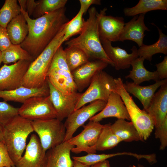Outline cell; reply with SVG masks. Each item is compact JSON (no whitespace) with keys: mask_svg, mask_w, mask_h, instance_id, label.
Wrapping results in <instances>:
<instances>
[{"mask_svg":"<svg viewBox=\"0 0 167 167\" xmlns=\"http://www.w3.org/2000/svg\"><path fill=\"white\" fill-rule=\"evenodd\" d=\"M64 7L47 13L39 18L32 19L27 12L21 8V11L27 24L28 32L24 40L20 45L35 59L69 21Z\"/></svg>","mask_w":167,"mask_h":167,"instance_id":"6da1fadb","label":"cell"},{"mask_svg":"<svg viewBox=\"0 0 167 167\" xmlns=\"http://www.w3.org/2000/svg\"><path fill=\"white\" fill-rule=\"evenodd\" d=\"M89 17L78 37L66 41L67 47H75L83 51L89 58L103 61L114 66L113 62L106 55L103 47L98 30V14L96 8L88 10Z\"/></svg>","mask_w":167,"mask_h":167,"instance_id":"7a4b0ae2","label":"cell"},{"mask_svg":"<svg viewBox=\"0 0 167 167\" xmlns=\"http://www.w3.org/2000/svg\"><path fill=\"white\" fill-rule=\"evenodd\" d=\"M65 24L40 55L32 62L22 81V86L28 88H37L47 82V74L54 55L61 45L60 42L64 33Z\"/></svg>","mask_w":167,"mask_h":167,"instance_id":"3957f363","label":"cell"},{"mask_svg":"<svg viewBox=\"0 0 167 167\" xmlns=\"http://www.w3.org/2000/svg\"><path fill=\"white\" fill-rule=\"evenodd\" d=\"M33 131L32 121L19 115L3 126L4 142L15 164L22 156L28 137Z\"/></svg>","mask_w":167,"mask_h":167,"instance_id":"277c9868","label":"cell"},{"mask_svg":"<svg viewBox=\"0 0 167 167\" xmlns=\"http://www.w3.org/2000/svg\"><path fill=\"white\" fill-rule=\"evenodd\" d=\"M115 87L114 91L120 96L127 109L131 122L137 130L140 141H144L150 136L154 126L149 114L141 109L136 104L132 97L125 90L121 78L114 79Z\"/></svg>","mask_w":167,"mask_h":167,"instance_id":"5b68a950","label":"cell"},{"mask_svg":"<svg viewBox=\"0 0 167 167\" xmlns=\"http://www.w3.org/2000/svg\"><path fill=\"white\" fill-rule=\"evenodd\" d=\"M47 79L55 88L64 93L77 92L62 45L58 48L54 55L47 74Z\"/></svg>","mask_w":167,"mask_h":167,"instance_id":"8992f818","label":"cell"},{"mask_svg":"<svg viewBox=\"0 0 167 167\" xmlns=\"http://www.w3.org/2000/svg\"><path fill=\"white\" fill-rule=\"evenodd\" d=\"M32 124L45 152L64 142L66 128L57 118L33 121Z\"/></svg>","mask_w":167,"mask_h":167,"instance_id":"52a82bcc","label":"cell"},{"mask_svg":"<svg viewBox=\"0 0 167 167\" xmlns=\"http://www.w3.org/2000/svg\"><path fill=\"white\" fill-rule=\"evenodd\" d=\"M114 79L103 70L97 72L92 79L88 89L82 93L75 110L95 101L101 100L107 102L115 87Z\"/></svg>","mask_w":167,"mask_h":167,"instance_id":"ba28073f","label":"cell"},{"mask_svg":"<svg viewBox=\"0 0 167 167\" xmlns=\"http://www.w3.org/2000/svg\"><path fill=\"white\" fill-rule=\"evenodd\" d=\"M18 115L31 121L57 118L49 95L28 99L19 108Z\"/></svg>","mask_w":167,"mask_h":167,"instance_id":"9c48e42d","label":"cell"},{"mask_svg":"<svg viewBox=\"0 0 167 167\" xmlns=\"http://www.w3.org/2000/svg\"><path fill=\"white\" fill-rule=\"evenodd\" d=\"M103 126L99 122L89 120L87 124L83 126L84 129L80 134L67 141L75 146L71 151L75 154L82 152L95 153L96 145Z\"/></svg>","mask_w":167,"mask_h":167,"instance_id":"30bf717a","label":"cell"},{"mask_svg":"<svg viewBox=\"0 0 167 167\" xmlns=\"http://www.w3.org/2000/svg\"><path fill=\"white\" fill-rule=\"evenodd\" d=\"M106 102L101 100L94 101L86 106L75 110L66 118L64 124L66 129L64 142L73 136L77 129L105 107Z\"/></svg>","mask_w":167,"mask_h":167,"instance_id":"8fae6325","label":"cell"},{"mask_svg":"<svg viewBox=\"0 0 167 167\" xmlns=\"http://www.w3.org/2000/svg\"><path fill=\"white\" fill-rule=\"evenodd\" d=\"M50 99L57 114V118L62 121L75 110L83 93L75 92L64 93L55 88L47 78Z\"/></svg>","mask_w":167,"mask_h":167,"instance_id":"7c38bea8","label":"cell"},{"mask_svg":"<svg viewBox=\"0 0 167 167\" xmlns=\"http://www.w3.org/2000/svg\"><path fill=\"white\" fill-rule=\"evenodd\" d=\"M32 62L20 60L0 68V90H10L22 86L23 78Z\"/></svg>","mask_w":167,"mask_h":167,"instance_id":"4fadbf2b","label":"cell"},{"mask_svg":"<svg viewBox=\"0 0 167 167\" xmlns=\"http://www.w3.org/2000/svg\"><path fill=\"white\" fill-rule=\"evenodd\" d=\"M107 8L101 10L98 14V30L100 39L111 42L119 41L124 26V19L122 17L106 15Z\"/></svg>","mask_w":167,"mask_h":167,"instance_id":"5bb4252c","label":"cell"},{"mask_svg":"<svg viewBox=\"0 0 167 167\" xmlns=\"http://www.w3.org/2000/svg\"><path fill=\"white\" fill-rule=\"evenodd\" d=\"M24 154L15 164V167H45L46 152L39 139L35 134L31 135L26 145Z\"/></svg>","mask_w":167,"mask_h":167,"instance_id":"9a60e30c","label":"cell"},{"mask_svg":"<svg viewBox=\"0 0 167 167\" xmlns=\"http://www.w3.org/2000/svg\"><path fill=\"white\" fill-rule=\"evenodd\" d=\"M146 112L152 118L155 129L167 121V82L155 93Z\"/></svg>","mask_w":167,"mask_h":167,"instance_id":"2e32d148","label":"cell"},{"mask_svg":"<svg viewBox=\"0 0 167 167\" xmlns=\"http://www.w3.org/2000/svg\"><path fill=\"white\" fill-rule=\"evenodd\" d=\"M100 40L106 55L113 62L117 70L129 68L132 62L139 57L138 49L135 46H133L131 49L132 53L129 54L118 46H113L110 41L103 39Z\"/></svg>","mask_w":167,"mask_h":167,"instance_id":"e0dca14e","label":"cell"},{"mask_svg":"<svg viewBox=\"0 0 167 167\" xmlns=\"http://www.w3.org/2000/svg\"><path fill=\"white\" fill-rule=\"evenodd\" d=\"M109 117L130 120L127 109L120 96L114 91L112 92L110 94L104 108L89 120L100 122L103 119Z\"/></svg>","mask_w":167,"mask_h":167,"instance_id":"ac0fdd59","label":"cell"},{"mask_svg":"<svg viewBox=\"0 0 167 167\" xmlns=\"http://www.w3.org/2000/svg\"><path fill=\"white\" fill-rule=\"evenodd\" d=\"M106 63L100 60L89 61L71 72L77 91L82 92L88 87L94 75L102 71L108 66Z\"/></svg>","mask_w":167,"mask_h":167,"instance_id":"d6986e66","label":"cell"},{"mask_svg":"<svg viewBox=\"0 0 167 167\" xmlns=\"http://www.w3.org/2000/svg\"><path fill=\"white\" fill-rule=\"evenodd\" d=\"M145 14L133 16L128 22L125 23L121 33L119 41L129 40L135 42L139 47L143 44V39L145 31L150 30L145 25L144 19Z\"/></svg>","mask_w":167,"mask_h":167,"instance_id":"ffe728a7","label":"cell"},{"mask_svg":"<svg viewBox=\"0 0 167 167\" xmlns=\"http://www.w3.org/2000/svg\"><path fill=\"white\" fill-rule=\"evenodd\" d=\"M75 147L65 141L48 150L45 167H73L70 152Z\"/></svg>","mask_w":167,"mask_h":167,"instance_id":"44dd1931","label":"cell"},{"mask_svg":"<svg viewBox=\"0 0 167 167\" xmlns=\"http://www.w3.org/2000/svg\"><path fill=\"white\" fill-rule=\"evenodd\" d=\"M49 85L47 82L42 87L32 88L23 86L10 90H0V98L4 101H13L23 103L29 98L34 96H46L49 95Z\"/></svg>","mask_w":167,"mask_h":167,"instance_id":"7402d4cb","label":"cell"},{"mask_svg":"<svg viewBox=\"0 0 167 167\" xmlns=\"http://www.w3.org/2000/svg\"><path fill=\"white\" fill-rule=\"evenodd\" d=\"M167 82V79L156 82L153 84L141 86L134 82L126 81L123 84L125 90L137 98L142 104L143 109L146 112L156 90Z\"/></svg>","mask_w":167,"mask_h":167,"instance_id":"603a6c76","label":"cell"},{"mask_svg":"<svg viewBox=\"0 0 167 167\" xmlns=\"http://www.w3.org/2000/svg\"><path fill=\"white\" fill-rule=\"evenodd\" d=\"M6 29L13 45H20L25 39L28 32L27 22L21 13L13 19Z\"/></svg>","mask_w":167,"mask_h":167,"instance_id":"cb8c5ba5","label":"cell"},{"mask_svg":"<svg viewBox=\"0 0 167 167\" xmlns=\"http://www.w3.org/2000/svg\"><path fill=\"white\" fill-rule=\"evenodd\" d=\"M144 60L142 57H138L134 60L131 64L132 70L130 71L129 75L126 76L125 78L131 79L134 83L138 84L151 80L156 82L160 80L156 71L151 72L145 67L143 65Z\"/></svg>","mask_w":167,"mask_h":167,"instance_id":"d4e9b609","label":"cell"},{"mask_svg":"<svg viewBox=\"0 0 167 167\" xmlns=\"http://www.w3.org/2000/svg\"><path fill=\"white\" fill-rule=\"evenodd\" d=\"M114 133L122 141L131 142L140 141L139 134L131 122L123 119H118L111 125Z\"/></svg>","mask_w":167,"mask_h":167,"instance_id":"484cf974","label":"cell"},{"mask_svg":"<svg viewBox=\"0 0 167 167\" xmlns=\"http://www.w3.org/2000/svg\"><path fill=\"white\" fill-rule=\"evenodd\" d=\"M155 10H167V0H140L135 6L125 8L123 12L126 16H134Z\"/></svg>","mask_w":167,"mask_h":167,"instance_id":"4316f807","label":"cell"},{"mask_svg":"<svg viewBox=\"0 0 167 167\" xmlns=\"http://www.w3.org/2000/svg\"><path fill=\"white\" fill-rule=\"evenodd\" d=\"M159 34V38L156 42L153 44L147 45L143 44L138 49L139 57L151 61L152 56L155 54L162 53L167 54V36L157 26Z\"/></svg>","mask_w":167,"mask_h":167,"instance_id":"83f0119b","label":"cell"},{"mask_svg":"<svg viewBox=\"0 0 167 167\" xmlns=\"http://www.w3.org/2000/svg\"><path fill=\"white\" fill-rule=\"evenodd\" d=\"M2 62L5 64L15 63L20 60L32 62L33 57L20 45L12 44L10 47L1 52Z\"/></svg>","mask_w":167,"mask_h":167,"instance_id":"f1b7e54d","label":"cell"},{"mask_svg":"<svg viewBox=\"0 0 167 167\" xmlns=\"http://www.w3.org/2000/svg\"><path fill=\"white\" fill-rule=\"evenodd\" d=\"M111 123L104 125L96 146V151H102L112 149L122 140L113 132Z\"/></svg>","mask_w":167,"mask_h":167,"instance_id":"f546056e","label":"cell"},{"mask_svg":"<svg viewBox=\"0 0 167 167\" xmlns=\"http://www.w3.org/2000/svg\"><path fill=\"white\" fill-rule=\"evenodd\" d=\"M64 50L67 64L71 72L89 61L88 55L79 48L67 47Z\"/></svg>","mask_w":167,"mask_h":167,"instance_id":"4dcf8cb0","label":"cell"},{"mask_svg":"<svg viewBox=\"0 0 167 167\" xmlns=\"http://www.w3.org/2000/svg\"><path fill=\"white\" fill-rule=\"evenodd\" d=\"M17 0H6L0 9V26L6 28L14 18L21 13V8Z\"/></svg>","mask_w":167,"mask_h":167,"instance_id":"1f68e13d","label":"cell"},{"mask_svg":"<svg viewBox=\"0 0 167 167\" xmlns=\"http://www.w3.org/2000/svg\"><path fill=\"white\" fill-rule=\"evenodd\" d=\"M67 0H40L32 15L36 19L45 14L65 7Z\"/></svg>","mask_w":167,"mask_h":167,"instance_id":"d6a6232c","label":"cell"},{"mask_svg":"<svg viewBox=\"0 0 167 167\" xmlns=\"http://www.w3.org/2000/svg\"><path fill=\"white\" fill-rule=\"evenodd\" d=\"M84 14L82 10L80 9L75 16L66 24L65 27L64 35L60 42L61 45L71 37L81 33L85 21L83 18Z\"/></svg>","mask_w":167,"mask_h":167,"instance_id":"836d02e7","label":"cell"},{"mask_svg":"<svg viewBox=\"0 0 167 167\" xmlns=\"http://www.w3.org/2000/svg\"><path fill=\"white\" fill-rule=\"evenodd\" d=\"M127 155L133 156L135 154L131 152H123L105 154L88 153L85 156L72 157L74 160L76 161L85 165L91 166L99 162L107 160L111 157L119 155Z\"/></svg>","mask_w":167,"mask_h":167,"instance_id":"e575fe53","label":"cell"},{"mask_svg":"<svg viewBox=\"0 0 167 167\" xmlns=\"http://www.w3.org/2000/svg\"><path fill=\"white\" fill-rule=\"evenodd\" d=\"M19 108L14 107L7 101H0V124L3 126L18 115Z\"/></svg>","mask_w":167,"mask_h":167,"instance_id":"d590c367","label":"cell"},{"mask_svg":"<svg viewBox=\"0 0 167 167\" xmlns=\"http://www.w3.org/2000/svg\"><path fill=\"white\" fill-rule=\"evenodd\" d=\"M0 167H15L3 142H0Z\"/></svg>","mask_w":167,"mask_h":167,"instance_id":"8d00e7d4","label":"cell"},{"mask_svg":"<svg viewBox=\"0 0 167 167\" xmlns=\"http://www.w3.org/2000/svg\"><path fill=\"white\" fill-rule=\"evenodd\" d=\"M155 136L160 142V150H164L167 146V121L160 127L155 129Z\"/></svg>","mask_w":167,"mask_h":167,"instance_id":"74e56055","label":"cell"},{"mask_svg":"<svg viewBox=\"0 0 167 167\" xmlns=\"http://www.w3.org/2000/svg\"><path fill=\"white\" fill-rule=\"evenodd\" d=\"M12 44L9 37L6 28L0 26V50L2 52Z\"/></svg>","mask_w":167,"mask_h":167,"instance_id":"f35d334b","label":"cell"},{"mask_svg":"<svg viewBox=\"0 0 167 167\" xmlns=\"http://www.w3.org/2000/svg\"><path fill=\"white\" fill-rule=\"evenodd\" d=\"M156 71L157 73L159 80H163L167 78V56L164 57L163 60L161 62L156 64Z\"/></svg>","mask_w":167,"mask_h":167,"instance_id":"ab89813d","label":"cell"},{"mask_svg":"<svg viewBox=\"0 0 167 167\" xmlns=\"http://www.w3.org/2000/svg\"><path fill=\"white\" fill-rule=\"evenodd\" d=\"M81 9L84 14L85 13L90 6L92 4L100 5L101 4L100 0H79Z\"/></svg>","mask_w":167,"mask_h":167,"instance_id":"60d3db41","label":"cell"},{"mask_svg":"<svg viewBox=\"0 0 167 167\" xmlns=\"http://www.w3.org/2000/svg\"><path fill=\"white\" fill-rule=\"evenodd\" d=\"M26 11L29 16L32 15L37 5V2H36L34 0H26Z\"/></svg>","mask_w":167,"mask_h":167,"instance_id":"b9f144b4","label":"cell"},{"mask_svg":"<svg viewBox=\"0 0 167 167\" xmlns=\"http://www.w3.org/2000/svg\"><path fill=\"white\" fill-rule=\"evenodd\" d=\"M90 167H111L109 161L106 160L96 163Z\"/></svg>","mask_w":167,"mask_h":167,"instance_id":"7bdbcfd3","label":"cell"},{"mask_svg":"<svg viewBox=\"0 0 167 167\" xmlns=\"http://www.w3.org/2000/svg\"><path fill=\"white\" fill-rule=\"evenodd\" d=\"M73 167H90L91 166L86 165L78 161H76L74 160Z\"/></svg>","mask_w":167,"mask_h":167,"instance_id":"ee69618b","label":"cell"},{"mask_svg":"<svg viewBox=\"0 0 167 167\" xmlns=\"http://www.w3.org/2000/svg\"><path fill=\"white\" fill-rule=\"evenodd\" d=\"M18 2L20 8L26 11V0H19Z\"/></svg>","mask_w":167,"mask_h":167,"instance_id":"f6af8a7d","label":"cell"},{"mask_svg":"<svg viewBox=\"0 0 167 167\" xmlns=\"http://www.w3.org/2000/svg\"><path fill=\"white\" fill-rule=\"evenodd\" d=\"M0 142H4L3 134V126L0 124Z\"/></svg>","mask_w":167,"mask_h":167,"instance_id":"bcb514c9","label":"cell"},{"mask_svg":"<svg viewBox=\"0 0 167 167\" xmlns=\"http://www.w3.org/2000/svg\"><path fill=\"white\" fill-rule=\"evenodd\" d=\"M129 167H144V166L142 165L139 164L137 166L135 165H131L129 166Z\"/></svg>","mask_w":167,"mask_h":167,"instance_id":"7dc6e473","label":"cell"},{"mask_svg":"<svg viewBox=\"0 0 167 167\" xmlns=\"http://www.w3.org/2000/svg\"><path fill=\"white\" fill-rule=\"evenodd\" d=\"M2 62V58H1V52L0 50V65Z\"/></svg>","mask_w":167,"mask_h":167,"instance_id":"c3c4849f","label":"cell"}]
</instances>
